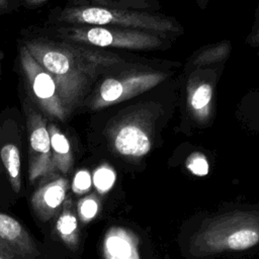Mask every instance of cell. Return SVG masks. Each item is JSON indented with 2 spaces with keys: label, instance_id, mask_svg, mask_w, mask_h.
<instances>
[{
  "label": "cell",
  "instance_id": "obj_1",
  "mask_svg": "<svg viewBox=\"0 0 259 259\" xmlns=\"http://www.w3.org/2000/svg\"><path fill=\"white\" fill-rule=\"evenodd\" d=\"M21 44L54 78L69 116L87 100L100 76L134 66L116 54L58 38H28Z\"/></svg>",
  "mask_w": 259,
  "mask_h": 259
},
{
  "label": "cell",
  "instance_id": "obj_2",
  "mask_svg": "<svg viewBox=\"0 0 259 259\" xmlns=\"http://www.w3.org/2000/svg\"><path fill=\"white\" fill-rule=\"evenodd\" d=\"M52 21L62 25H95L151 31L164 36L178 35L183 28L178 21L151 11L67 6L52 13Z\"/></svg>",
  "mask_w": 259,
  "mask_h": 259
},
{
  "label": "cell",
  "instance_id": "obj_3",
  "mask_svg": "<svg viewBox=\"0 0 259 259\" xmlns=\"http://www.w3.org/2000/svg\"><path fill=\"white\" fill-rule=\"evenodd\" d=\"M258 240V215L248 211H233L201 226L191 239L190 251L197 256L241 251L255 246Z\"/></svg>",
  "mask_w": 259,
  "mask_h": 259
},
{
  "label": "cell",
  "instance_id": "obj_4",
  "mask_svg": "<svg viewBox=\"0 0 259 259\" xmlns=\"http://www.w3.org/2000/svg\"><path fill=\"white\" fill-rule=\"evenodd\" d=\"M51 30L52 35L58 39L99 49L150 51L170 47L168 36L141 29L95 25H57Z\"/></svg>",
  "mask_w": 259,
  "mask_h": 259
},
{
  "label": "cell",
  "instance_id": "obj_5",
  "mask_svg": "<svg viewBox=\"0 0 259 259\" xmlns=\"http://www.w3.org/2000/svg\"><path fill=\"white\" fill-rule=\"evenodd\" d=\"M159 112L156 104H139L115 116L106 131L112 149L118 155L132 159L147 155L152 148Z\"/></svg>",
  "mask_w": 259,
  "mask_h": 259
},
{
  "label": "cell",
  "instance_id": "obj_6",
  "mask_svg": "<svg viewBox=\"0 0 259 259\" xmlns=\"http://www.w3.org/2000/svg\"><path fill=\"white\" fill-rule=\"evenodd\" d=\"M169 77V73L156 70H123L105 75L96 84L86 103L92 110L124 101L157 86Z\"/></svg>",
  "mask_w": 259,
  "mask_h": 259
},
{
  "label": "cell",
  "instance_id": "obj_7",
  "mask_svg": "<svg viewBox=\"0 0 259 259\" xmlns=\"http://www.w3.org/2000/svg\"><path fill=\"white\" fill-rule=\"evenodd\" d=\"M18 53L19 64L28 90V99L45 117L65 122L69 115L52 75L32 58L22 44L19 45Z\"/></svg>",
  "mask_w": 259,
  "mask_h": 259
},
{
  "label": "cell",
  "instance_id": "obj_8",
  "mask_svg": "<svg viewBox=\"0 0 259 259\" xmlns=\"http://www.w3.org/2000/svg\"><path fill=\"white\" fill-rule=\"evenodd\" d=\"M22 108L28 136L29 180L54 177L57 169L52 158L47 118L29 99L22 102Z\"/></svg>",
  "mask_w": 259,
  "mask_h": 259
},
{
  "label": "cell",
  "instance_id": "obj_9",
  "mask_svg": "<svg viewBox=\"0 0 259 259\" xmlns=\"http://www.w3.org/2000/svg\"><path fill=\"white\" fill-rule=\"evenodd\" d=\"M19 126L8 111L0 113V164L3 166L12 190L21 189V155L19 148Z\"/></svg>",
  "mask_w": 259,
  "mask_h": 259
},
{
  "label": "cell",
  "instance_id": "obj_10",
  "mask_svg": "<svg viewBox=\"0 0 259 259\" xmlns=\"http://www.w3.org/2000/svg\"><path fill=\"white\" fill-rule=\"evenodd\" d=\"M205 73H193L187 86V107L192 117L202 124L209 121L213 110L214 82Z\"/></svg>",
  "mask_w": 259,
  "mask_h": 259
},
{
  "label": "cell",
  "instance_id": "obj_11",
  "mask_svg": "<svg viewBox=\"0 0 259 259\" xmlns=\"http://www.w3.org/2000/svg\"><path fill=\"white\" fill-rule=\"evenodd\" d=\"M68 187L66 178L57 177L46 181L34 191L31 206L40 221L47 222L60 212L67 197Z\"/></svg>",
  "mask_w": 259,
  "mask_h": 259
},
{
  "label": "cell",
  "instance_id": "obj_12",
  "mask_svg": "<svg viewBox=\"0 0 259 259\" xmlns=\"http://www.w3.org/2000/svg\"><path fill=\"white\" fill-rule=\"evenodd\" d=\"M0 242L8 245L19 259H36L39 255L27 230L16 219L1 211Z\"/></svg>",
  "mask_w": 259,
  "mask_h": 259
},
{
  "label": "cell",
  "instance_id": "obj_13",
  "mask_svg": "<svg viewBox=\"0 0 259 259\" xmlns=\"http://www.w3.org/2000/svg\"><path fill=\"white\" fill-rule=\"evenodd\" d=\"M102 251L104 259H140L138 237L122 227H112L106 232Z\"/></svg>",
  "mask_w": 259,
  "mask_h": 259
},
{
  "label": "cell",
  "instance_id": "obj_14",
  "mask_svg": "<svg viewBox=\"0 0 259 259\" xmlns=\"http://www.w3.org/2000/svg\"><path fill=\"white\" fill-rule=\"evenodd\" d=\"M56 230L62 241L71 250H75L78 247L80 233L76 211L70 197L66 198L63 203L56 223Z\"/></svg>",
  "mask_w": 259,
  "mask_h": 259
},
{
  "label": "cell",
  "instance_id": "obj_15",
  "mask_svg": "<svg viewBox=\"0 0 259 259\" xmlns=\"http://www.w3.org/2000/svg\"><path fill=\"white\" fill-rule=\"evenodd\" d=\"M48 132L50 135L51 152L54 165L58 171L67 174L73 164V156L69 141L53 122L48 123Z\"/></svg>",
  "mask_w": 259,
  "mask_h": 259
},
{
  "label": "cell",
  "instance_id": "obj_16",
  "mask_svg": "<svg viewBox=\"0 0 259 259\" xmlns=\"http://www.w3.org/2000/svg\"><path fill=\"white\" fill-rule=\"evenodd\" d=\"M73 4L68 6H88L110 9H126L151 11L160 8L157 0H71Z\"/></svg>",
  "mask_w": 259,
  "mask_h": 259
},
{
  "label": "cell",
  "instance_id": "obj_17",
  "mask_svg": "<svg viewBox=\"0 0 259 259\" xmlns=\"http://www.w3.org/2000/svg\"><path fill=\"white\" fill-rule=\"evenodd\" d=\"M231 51V45L229 41H221L214 46L207 47L201 52L197 53L191 64L195 67H201L215 62L224 61L228 58Z\"/></svg>",
  "mask_w": 259,
  "mask_h": 259
},
{
  "label": "cell",
  "instance_id": "obj_18",
  "mask_svg": "<svg viewBox=\"0 0 259 259\" xmlns=\"http://www.w3.org/2000/svg\"><path fill=\"white\" fill-rule=\"evenodd\" d=\"M115 182V173L107 165H102L97 168L92 177V183L97 191L101 194L107 193Z\"/></svg>",
  "mask_w": 259,
  "mask_h": 259
},
{
  "label": "cell",
  "instance_id": "obj_19",
  "mask_svg": "<svg viewBox=\"0 0 259 259\" xmlns=\"http://www.w3.org/2000/svg\"><path fill=\"white\" fill-rule=\"evenodd\" d=\"M77 211L82 222H90L96 217L99 211V199L93 193L84 196L78 202Z\"/></svg>",
  "mask_w": 259,
  "mask_h": 259
},
{
  "label": "cell",
  "instance_id": "obj_20",
  "mask_svg": "<svg viewBox=\"0 0 259 259\" xmlns=\"http://www.w3.org/2000/svg\"><path fill=\"white\" fill-rule=\"evenodd\" d=\"M186 167L196 176H205L208 173L207 160L200 153L191 154L186 161Z\"/></svg>",
  "mask_w": 259,
  "mask_h": 259
},
{
  "label": "cell",
  "instance_id": "obj_21",
  "mask_svg": "<svg viewBox=\"0 0 259 259\" xmlns=\"http://www.w3.org/2000/svg\"><path fill=\"white\" fill-rule=\"evenodd\" d=\"M91 184L92 178L90 173L86 170H80L74 176L72 189L76 194H84L90 189Z\"/></svg>",
  "mask_w": 259,
  "mask_h": 259
},
{
  "label": "cell",
  "instance_id": "obj_22",
  "mask_svg": "<svg viewBox=\"0 0 259 259\" xmlns=\"http://www.w3.org/2000/svg\"><path fill=\"white\" fill-rule=\"evenodd\" d=\"M23 1L28 6H39L44 4L47 0H23Z\"/></svg>",
  "mask_w": 259,
  "mask_h": 259
},
{
  "label": "cell",
  "instance_id": "obj_23",
  "mask_svg": "<svg viewBox=\"0 0 259 259\" xmlns=\"http://www.w3.org/2000/svg\"><path fill=\"white\" fill-rule=\"evenodd\" d=\"M12 0H0V11H7Z\"/></svg>",
  "mask_w": 259,
  "mask_h": 259
},
{
  "label": "cell",
  "instance_id": "obj_24",
  "mask_svg": "<svg viewBox=\"0 0 259 259\" xmlns=\"http://www.w3.org/2000/svg\"><path fill=\"white\" fill-rule=\"evenodd\" d=\"M196 2L201 9H204L208 3V0H196Z\"/></svg>",
  "mask_w": 259,
  "mask_h": 259
},
{
  "label": "cell",
  "instance_id": "obj_25",
  "mask_svg": "<svg viewBox=\"0 0 259 259\" xmlns=\"http://www.w3.org/2000/svg\"><path fill=\"white\" fill-rule=\"evenodd\" d=\"M3 57H4V55H3V53L0 51V73H1V63H2Z\"/></svg>",
  "mask_w": 259,
  "mask_h": 259
},
{
  "label": "cell",
  "instance_id": "obj_26",
  "mask_svg": "<svg viewBox=\"0 0 259 259\" xmlns=\"http://www.w3.org/2000/svg\"><path fill=\"white\" fill-rule=\"evenodd\" d=\"M0 259H9V258H6V257H2V256H0Z\"/></svg>",
  "mask_w": 259,
  "mask_h": 259
}]
</instances>
